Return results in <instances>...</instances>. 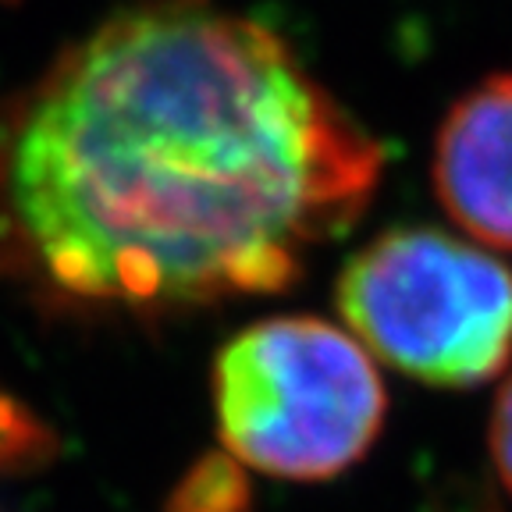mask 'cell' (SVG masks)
Listing matches in <instances>:
<instances>
[{
    "label": "cell",
    "instance_id": "cell-1",
    "mask_svg": "<svg viewBox=\"0 0 512 512\" xmlns=\"http://www.w3.org/2000/svg\"><path fill=\"white\" fill-rule=\"evenodd\" d=\"M381 178V143L271 25L136 0L0 96V281L79 317L274 296Z\"/></svg>",
    "mask_w": 512,
    "mask_h": 512
},
{
    "label": "cell",
    "instance_id": "cell-2",
    "mask_svg": "<svg viewBox=\"0 0 512 512\" xmlns=\"http://www.w3.org/2000/svg\"><path fill=\"white\" fill-rule=\"evenodd\" d=\"M210 395L224 456L296 484L352 470L388 416L374 356L342 324L310 313L235 331L214 356Z\"/></svg>",
    "mask_w": 512,
    "mask_h": 512
},
{
    "label": "cell",
    "instance_id": "cell-3",
    "mask_svg": "<svg viewBox=\"0 0 512 512\" xmlns=\"http://www.w3.org/2000/svg\"><path fill=\"white\" fill-rule=\"evenodd\" d=\"M342 328L384 367L434 388H477L512 363V271L431 224L374 235L335 285Z\"/></svg>",
    "mask_w": 512,
    "mask_h": 512
},
{
    "label": "cell",
    "instance_id": "cell-4",
    "mask_svg": "<svg viewBox=\"0 0 512 512\" xmlns=\"http://www.w3.org/2000/svg\"><path fill=\"white\" fill-rule=\"evenodd\" d=\"M431 185L466 239L512 253V72L477 82L434 136Z\"/></svg>",
    "mask_w": 512,
    "mask_h": 512
},
{
    "label": "cell",
    "instance_id": "cell-5",
    "mask_svg": "<svg viewBox=\"0 0 512 512\" xmlns=\"http://www.w3.org/2000/svg\"><path fill=\"white\" fill-rule=\"evenodd\" d=\"M54 452V431L36 416L29 402H22L0 384V477L40 470L43 463L54 459Z\"/></svg>",
    "mask_w": 512,
    "mask_h": 512
},
{
    "label": "cell",
    "instance_id": "cell-6",
    "mask_svg": "<svg viewBox=\"0 0 512 512\" xmlns=\"http://www.w3.org/2000/svg\"><path fill=\"white\" fill-rule=\"evenodd\" d=\"M235 463V459H232ZM228 456L221 463L207 459L182 480L171 512H242L246 509V488L235 477Z\"/></svg>",
    "mask_w": 512,
    "mask_h": 512
},
{
    "label": "cell",
    "instance_id": "cell-7",
    "mask_svg": "<svg viewBox=\"0 0 512 512\" xmlns=\"http://www.w3.org/2000/svg\"><path fill=\"white\" fill-rule=\"evenodd\" d=\"M488 448H491V463H495L502 488L512 495V370L505 374L502 388H498V395H495V406H491Z\"/></svg>",
    "mask_w": 512,
    "mask_h": 512
},
{
    "label": "cell",
    "instance_id": "cell-8",
    "mask_svg": "<svg viewBox=\"0 0 512 512\" xmlns=\"http://www.w3.org/2000/svg\"><path fill=\"white\" fill-rule=\"evenodd\" d=\"M8 4H15V0H8Z\"/></svg>",
    "mask_w": 512,
    "mask_h": 512
}]
</instances>
